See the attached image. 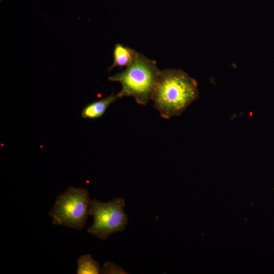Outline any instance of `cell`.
<instances>
[{"instance_id": "obj_8", "label": "cell", "mask_w": 274, "mask_h": 274, "mask_svg": "<svg viewBox=\"0 0 274 274\" xmlns=\"http://www.w3.org/2000/svg\"><path fill=\"white\" fill-rule=\"evenodd\" d=\"M124 269L113 262L108 261L104 264L100 270V273H127Z\"/></svg>"}, {"instance_id": "obj_4", "label": "cell", "mask_w": 274, "mask_h": 274, "mask_svg": "<svg viewBox=\"0 0 274 274\" xmlns=\"http://www.w3.org/2000/svg\"><path fill=\"white\" fill-rule=\"evenodd\" d=\"M125 205V200L121 198L106 202L91 199L89 215L93 217V222L87 232L103 240L115 232L124 230L128 220L124 211Z\"/></svg>"}, {"instance_id": "obj_5", "label": "cell", "mask_w": 274, "mask_h": 274, "mask_svg": "<svg viewBox=\"0 0 274 274\" xmlns=\"http://www.w3.org/2000/svg\"><path fill=\"white\" fill-rule=\"evenodd\" d=\"M118 98L113 92L109 96L87 105L82 110L81 116L86 119H96L101 117L110 105Z\"/></svg>"}, {"instance_id": "obj_2", "label": "cell", "mask_w": 274, "mask_h": 274, "mask_svg": "<svg viewBox=\"0 0 274 274\" xmlns=\"http://www.w3.org/2000/svg\"><path fill=\"white\" fill-rule=\"evenodd\" d=\"M160 72L155 60L138 52L125 70L108 79L121 84L122 89L117 94L118 98L131 96L138 104L145 106L152 99Z\"/></svg>"}, {"instance_id": "obj_1", "label": "cell", "mask_w": 274, "mask_h": 274, "mask_svg": "<svg viewBox=\"0 0 274 274\" xmlns=\"http://www.w3.org/2000/svg\"><path fill=\"white\" fill-rule=\"evenodd\" d=\"M199 98L197 83L180 69L160 71L152 100L161 117L180 116Z\"/></svg>"}, {"instance_id": "obj_6", "label": "cell", "mask_w": 274, "mask_h": 274, "mask_svg": "<svg viewBox=\"0 0 274 274\" xmlns=\"http://www.w3.org/2000/svg\"><path fill=\"white\" fill-rule=\"evenodd\" d=\"M138 52L127 46L116 44L113 50V63L109 71L115 67H127L132 61Z\"/></svg>"}, {"instance_id": "obj_7", "label": "cell", "mask_w": 274, "mask_h": 274, "mask_svg": "<svg viewBox=\"0 0 274 274\" xmlns=\"http://www.w3.org/2000/svg\"><path fill=\"white\" fill-rule=\"evenodd\" d=\"M77 274H98L100 266L98 261L94 260L90 254L82 255L77 261Z\"/></svg>"}, {"instance_id": "obj_3", "label": "cell", "mask_w": 274, "mask_h": 274, "mask_svg": "<svg viewBox=\"0 0 274 274\" xmlns=\"http://www.w3.org/2000/svg\"><path fill=\"white\" fill-rule=\"evenodd\" d=\"M88 190L69 186L58 194L49 213L53 224L81 230L89 215Z\"/></svg>"}]
</instances>
